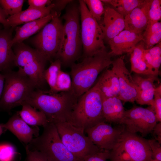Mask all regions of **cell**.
Listing matches in <instances>:
<instances>
[{
	"label": "cell",
	"instance_id": "42",
	"mask_svg": "<svg viewBox=\"0 0 161 161\" xmlns=\"http://www.w3.org/2000/svg\"><path fill=\"white\" fill-rule=\"evenodd\" d=\"M153 131L155 139L161 144V122L157 123L154 128Z\"/></svg>",
	"mask_w": 161,
	"mask_h": 161
},
{
	"label": "cell",
	"instance_id": "39",
	"mask_svg": "<svg viewBox=\"0 0 161 161\" xmlns=\"http://www.w3.org/2000/svg\"><path fill=\"white\" fill-rule=\"evenodd\" d=\"M27 161H50L41 152L26 150Z\"/></svg>",
	"mask_w": 161,
	"mask_h": 161
},
{
	"label": "cell",
	"instance_id": "44",
	"mask_svg": "<svg viewBox=\"0 0 161 161\" xmlns=\"http://www.w3.org/2000/svg\"><path fill=\"white\" fill-rule=\"evenodd\" d=\"M5 77L4 74L0 73V100L2 95L4 86Z\"/></svg>",
	"mask_w": 161,
	"mask_h": 161
},
{
	"label": "cell",
	"instance_id": "35",
	"mask_svg": "<svg viewBox=\"0 0 161 161\" xmlns=\"http://www.w3.org/2000/svg\"><path fill=\"white\" fill-rule=\"evenodd\" d=\"M16 154L15 149L12 145H0V161H13Z\"/></svg>",
	"mask_w": 161,
	"mask_h": 161
},
{
	"label": "cell",
	"instance_id": "2",
	"mask_svg": "<svg viewBox=\"0 0 161 161\" xmlns=\"http://www.w3.org/2000/svg\"><path fill=\"white\" fill-rule=\"evenodd\" d=\"M113 56L106 47L71 66L72 86L70 90L77 98L89 90L100 72L112 64Z\"/></svg>",
	"mask_w": 161,
	"mask_h": 161
},
{
	"label": "cell",
	"instance_id": "32",
	"mask_svg": "<svg viewBox=\"0 0 161 161\" xmlns=\"http://www.w3.org/2000/svg\"><path fill=\"white\" fill-rule=\"evenodd\" d=\"M72 86V80L70 75L61 70L59 72L56 82L57 92L69 91Z\"/></svg>",
	"mask_w": 161,
	"mask_h": 161
},
{
	"label": "cell",
	"instance_id": "4",
	"mask_svg": "<svg viewBox=\"0 0 161 161\" xmlns=\"http://www.w3.org/2000/svg\"><path fill=\"white\" fill-rule=\"evenodd\" d=\"M102 102L103 96L97 82L78 99L68 122L85 130L105 121L102 115Z\"/></svg>",
	"mask_w": 161,
	"mask_h": 161
},
{
	"label": "cell",
	"instance_id": "41",
	"mask_svg": "<svg viewBox=\"0 0 161 161\" xmlns=\"http://www.w3.org/2000/svg\"><path fill=\"white\" fill-rule=\"evenodd\" d=\"M72 0H58L52 1L54 4V6L51 11L56 12L61 15V12Z\"/></svg>",
	"mask_w": 161,
	"mask_h": 161
},
{
	"label": "cell",
	"instance_id": "46",
	"mask_svg": "<svg viewBox=\"0 0 161 161\" xmlns=\"http://www.w3.org/2000/svg\"><path fill=\"white\" fill-rule=\"evenodd\" d=\"M150 161H159V160H155V159H151Z\"/></svg>",
	"mask_w": 161,
	"mask_h": 161
},
{
	"label": "cell",
	"instance_id": "23",
	"mask_svg": "<svg viewBox=\"0 0 161 161\" xmlns=\"http://www.w3.org/2000/svg\"><path fill=\"white\" fill-rule=\"evenodd\" d=\"M52 17L51 13L44 17L25 23L21 26L16 27L15 34L11 42V46L22 42L32 35L38 32L51 21Z\"/></svg>",
	"mask_w": 161,
	"mask_h": 161
},
{
	"label": "cell",
	"instance_id": "43",
	"mask_svg": "<svg viewBox=\"0 0 161 161\" xmlns=\"http://www.w3.org/2000/svg\"><path fill=\"white\" fill-rule=\"evenodd\" d=\"M8 17L4 10L0 6V23L4 26V28L10 27H9L7 22V19Z\"/></svg>",
	"mask_w": 161,
	"mask_h": 161
},
{
	"label": "cell",
	"instance_id": "13",
	"mask_svg": "<svg viewBox=\"0 0 161 161\" xmlns=\"http://www.w3.org/2000/svg\"><path fill=\"white\" fill-rule=\"evenodd\" d=\"M132 161H150L151 152L148 140L124 129L118 142Z\"/></svg>",
	"mask_w": 161,
	"mask_h": 161
},
{
	"label": "cell",
	"instance_id": "7",
	"mask_svg": "<svg viewBox=\"0 0 161 161\" xmlns=\"http://www.w3.org/2000/svg\"><path fill=\"white\" fill-rule=\"evenodd\" d=\"M3 74L5 80L0 107L9 111L16 107L22 106L36 88L28 78L18 71L10 70Z\"/></svg>",
	"mask_w": 161,
	"mask_h": 161
},
{
	"label": "cell",
	"instance_id": "33",
	"mask_svg": "<svg viewBox=\"0 0 161 161\" xmlns=\"http://www.w3.org/2000/svg\"><path fill=\"white\" fill-rule=\"evenodd\" d=\"M148 50L151 57L152 67L158 75L161 64V42Z\"/></svg>",
	"mask_w": 161,
	"mask_h": 161
},
{
	"label": "cell",
	"instance_id": "37",
	"mask_svg": "<svg viewBox=\"0 0 161 161\" xmlns=\"http://www.w3.org/2000/svg\"><path fill=\"white\" fill-rule=\"evenodd\" d=\"M151 152V158L161 161V146L155 139L148 140Z\"/></svg>",
	"mask_w": 161,
	"mask_h": 161
},
{
	"label": "cell",
	"instance_id": "25",
	"mask_svg": "<svg viewBox=\"0 0 161 161\" xmlns=\"http://www.w3.org/2000/svg\"><path fill=\"white\" fill-rule=\"evenodd\" d=\"M103 97H117L120 88L118 77L112 69H106L97 82Z\"/></svg>",
	"mask_w": 161,
	"mask_h": 161
},
{
	"label": "cell",
	"instance_id": "17",
	"mask_svg": "<svg viewBox=\"0 0 161 161\" xmlns=\"http://www.w3.org/2000/svg\"><path fill=\"white\" fill-rule=\"evenodd\" d=\"M3 128L14 134L21 142L26 145L33 139L39 136V129L37 126L31 127L24 121L18 112L13 114L5 123L1 124Z\"/></svg>",
	"mask_w": 161,
	"mask_h": 161
},
{
	"label": "cell",
	"instance_id": "30",
	"mask_svg": "<svg viewBox=\"0 0 161 161\" xmlns=\"http://www.w3.org/2000/svg\"><path fill=\"white\" fill-rule=\"evenodd\" d=\"M90 13L98 23L101 20L104 12L103 2L100 0H83Z\"/></svg>",
	"mask_w": 161,
	"mask_h": 161
},
{
	"label": "cell",
	"instance_id": "27",
	"mask_svg": "<svg viewBox=\"0 0 161 161\" xmlns=\"http://www.w3.org/2000/svg\"><path fill=\"white\" fill-rule=\"evenodd\" d=\"M142 36L145 49H149L161 42V22L148 21Z\"/></svg>",
	"mask_w": 161,
	"mask_h": 161
},
{
	"label": "cell",
	"instance_id": "12",
	"mask_svg": "<svg viewBox=\"0 0 161 161\" xmlns=\"http://www.w3.org/2000/svg\"><path fill=\"white\" fill-rule=\"evenodd\" d=\"M114 128L104 121L84 130L92 143L102 150L110 151L118 143L124 130Z\"/></svg>",
	"mask_w": 161,
	"mask_h": 161
},
{
	"label": "cell",
	"instance_id": "18",
	"mask_svg": "<svg viewBox=\"0 0 161 161\" xmlns=\"http://www.w3.org/2000/svg\"><path fill=\"white\" fill-rule=\"evenodd\" d=\"M143 75L134 73L132 75L137 92L135 101L140 105H149L153 108L155 88L154 82L157 76Z\"/></svg>",
	"mask_w": 161,
	"mask_h": 161
},
{
	"label": "cell",
	"instance_id": "20",
	"mask_svg": "<svg viewBox=\"0 0 161 161\" xmlns=\"http://www.w3.org/2000/svg\"><path fill=\"white\" fill-rule=\"evenodd\" d=\"M13 29L0 30V72L4 73L11 70L15 65V54L11 45Z\"/></svg>",
	"mask_w": 161,
	"mask_h": 161
},
{
	"label": "cell",
	"instance_id": "19",
	"mask_svg": "<svg viewBox=\"0 0 161 161\" xmlns=\"http://www.w3.org/2000/svg\"><path fill=\"white\" fill-rule=\"evenodd\" d=\"M152 0H144L124 17V30L143 33L148 21V12Z\"/></svg>",
	"mask_w": 161,
	"mask_h": 161
},
{
	"label": "cell",
	"instance_id": "1",
	"mask_svg": "<svg viewBox=\"0 0 161 161\" xmlns=\"http://www.w3.org/2000/svg\"><path fill=\"white\" fill-rule=\"evenodd\" d=\"M78 99L70 90L56 93L36 89L23 104L41 111L55 124L69 121Z\"/></svg>",
	"mask_w": 161,
	"mask_h": 161
},
{
	"label": "cell",
	"instance_id": "22",
	"mask_svg": "<svg viewBox=\"0 0 161 161\" xmlns=\"http://www.w3.org/2000/svg\"><path fill=\"white\" fill-rule=\"evenodd\" d=\"M144 44L142 40L136 46L130 53L131 72L144 75L158 76L155 71L147 63L144 57Z\"/></svg>",
	"mask_w": 161,
	"mask_h": 161
},
{
	"label": "cell",
	"instance_id": "21",
	"mask_svg": "<svg viewBox=\"0 0 161 161\" xmlns=\"http://www.w3.org/2000/svg\"><path fill=\"white\" fill-rule=\"evenodd\" d=\"M54 6L52 4L41 9L28 8L14 15L9 16L7 19L9 27L14 28L18 25L42 18L49 15Z\"/></svg>",
	"mask_w": 161,
	"mask_h": 161
},
{
	"label": "cell",
	"instance_id": "38",
	"mask_svg": "<svg viewBox=\"0 0 161 161\" xmlns=\"http://www.w3.org/2000/svg\"><path fill=\"white\" fill-rule=\"evenodd\" d=\"M109 157L110 151L102 150L89 156L83 161H107Z\"/></svg>",
	"mask_w": 161,
	"mask_h": 161
},
{
	"label": "cell",
	"instance_id": "9",
	"mask_svg": "<svg viewBox=\"0 0 161 161\" xmlns=\"http://www.w3.org/2000/svg\"><path fill=\"white\" fill-rule=\"evenodd\" d=\"M51 21L30 39V42L47 61L56 57L60 49L63 33L60 15L51 11Z\"/></svg>",
	"mask_w": 161,
	"mask_h": 161
},
{
	"label": "cell",
	"instance_id": "11",
	"mask_svg": "<svg viewBox=\"0 0 161 161\" xmlns=\"http://www.w3.org/2000/svg\"><path fill=\"white\" fill-rule=\"evenodd\" d=\"M154 109L151 106L144 108L136 106L125 110L120 124L129 132L140 133L145 137L152 132L157 123Z\"/></svg>",
	"mask_w": 161,
	"mask_h": 161
},
{
	"label": "cell",
	"instance_id": "16",
	"mask_svg": "<svg viewBox=\"0 0 161 161\" xmlns=\"http://www.w3.org/2000/svg\"><path fill=\"white\" fill-rule=\"evenodd\" d=\"M143 33L124 30L110 40L108 43L113 56L131 53L137 44L142 40Z\"/></svg>",
	"mask_w": 161,
	"mask_h": 161
},
{
	"label": "cell",
	"instance_id": "8",
	"mask_svg": "<svg viewBox=\"0 0 161 161\" xmlns=\"http://www.w3.org/2000/svg\"><path fill=\"white\" fill-rule=\"evenodd\" d=\"M63 144L80 161L101 150L85 134L84 130L68 121L54 124Z\"/></svg>",
	"mask_w": 161,
	"mask_h": 161
},
{
	"label": "cell",
	"instance_id": "40",
	"mask_svg": "<svg viewBox=\"0 0 161 161\" xmlns=\"http://www.w3.org/2000/svg\"><path fill=\"white\" fill-rule=\"evenodd\" d=\"M52 1L50 0H28V8L37 9H43L52 3Z\"/></svg>",
	"mask_w": 161,
	"mask_h": 161
},
{
	"label": "cell",
	"instance_id": "31",
	"mask_svg": "<svg viewBox=\"0 0 161 161\" xmlns=\"http://www.w3.org/2000/svg\"><path fill=\"white\" fill-rule=\"evenodd\" d=\"M24 0H0V6L6 15L11 16L22 11Z\"/></svg>",
	"mask_w": 161,
	"mask_h": 161
},
{
	"label": "cell",
	"instance_id": "24",
	"mask_svg": "<svg viewBox=\"0 0 161 161\" xmlns=\"http://www.w3.org/2000/svg\"><path fill=\"white\" fill-rule=\"evenodd\" d=\"M125 111L121 100L118 97H103L102 115L105 122L120 124Z\"/></svg>",
	"mask_w": 161,
	"mask_h": 161
},
{
	"label": "cell",
	"instance_id": "29",
	"mask_svg": "<svg viewBox=\"0 0 161 161\" xmlns=\"http://www.w3.org/2000/svg\"><path fill=\"white\" fill-rule=\"evenodd\" d=\"M61 65L60 60L56 59L54 61H51L50 66L44 72V79L49 85L51 92H57L56 82L58 74L61 70Z\"/></svg>",
	"mask_w": 161,
	"mask_h": 161
},
{
	"label": "cell",
	"instance_id": "14",
	"mask_svg": "<svg viewBox=\"0 0 161 161\" xmlns=\"http://www.w3.org/2000/svg\"><path fill=\"white\" fill-rule=\"evenodd\" d=\"M112 69L117 75L120 92L118 98L125 102L133 103L136 100L137 92L132 75L126 67L123 58H118L112 64Z\"/></svg>",
	"mask_w": 161,
	"mask_h": 161
},
{
	"label": "cell",
	"instance_id": "34",
	"mask_svg": "<svg viewBox=\"0 0 161 161\" xmlns=\"http://www.w3.org/2000/svg\"><path fill=\"white\" fill-rule=\"evenodd\" d=\"M161 0H152L148 12V21H160L161 18Z\"/></svg>",
	"mask_w": 161,
	"mask_h": 161
},
{
	"label": "cell",
	"instance_id": "3",
	"mask_svg": "<svg viewBox=\"0 0 161 161\" xmlns=\"http://www.w3.org/2000/svg\"><path fill=\"white\" fill-rule=\"evenodd\" d=\"M80 16L79 5L72 1L67 6L62 17L64 20L63 38L56 57L65 66H71L80 56L82 45Z\"/></svg>",
	"mask_w": 161,
	"mask_h": 161
},
{
	"label": "cell",
	"instance_id": "6",
	"mask_svg": "<svg viewBox=\"0 0 161 161\" xmlns=\"http://www.w3.org/2000/svg\"><path fill=\"white\" fill-rule=\"evenodd\" d=\"M14 64L18 71L28 78L36 89H40L45 80L44 74L47 59L35 49L23 42L13 45Z\"/></svg>",
	"mask_w": 161,
	"mask_h": 161
},
{
	"label": "cell",
	"instance_id": "28",
	"mask_svg": "<svg viewBox=\"0 0 161 161\" xmlns=\"http://www.w3.org/2000/svg\"><path fill=\"white\" fill-rule=\"evenodd\" d=\"M102 2L112 6L124 17L140 5L144 0H102Z\"/></svg>",
	"mask_w": 161,
	"mask_h": 161
},
{
	"label": "cell",
	"instance_id": "26",
	"mask_svg": "<svg viewBox=\"0 0 161 161\" xmlns=\"http://www.w3.org/2000/svg\"><path fill=\"white\" fill-rule=\"evenodd\" d=\"M22 106L21 110L18 113L22 119L30 126L43 127L49 122L41 111L27 104H24Z\"/></svg>",
	"mask_w": 161,
	"mask_h": 161
},
{
	"label": "cell",
	"instance_id": "10",
	"mask_svg": "<svg viewBox=\"0 0 161 161\" xmlns=\"http://www.w3.org/2000/svg\"><path fill=\"white\" fill-rule=\"evenodd\" d=\"M83 58L92 56L106 48L98 23L93 17L83 0H79Z\"/></svg>",
	"mask_w": 161,
	"mask_h": 161
},
{
	"label": "cell",
	"instance_id": "15",
	"mask_svg": "<svg viewBox=\"0 0 161 161\" xmlns=\"http://www.w3.org/2000/svg\"><path fill=\"white\" fill-rule=\"evenodd\" d=\"M104 14L98 23L103 32L104 40L108 42L124 30V17L113 8L104 6Z\"/></svg>",
	"mask_w": 161,
	"mask_h": 161
},
{
	"label": "cell",
	"instance_id": "5",
	"mask_svg": "<svg viewBox=\"0 0 161 161\" xmlns=\"http://www.w3.org/2000/svg\"><path fill=\"white\" fill-rule=\"evenodd\" d=\"M42 134L33 138L26 150L39 151L50 161H80L63 143L55 125L48 122Z\"/></svg>",
	"mask_w": 161,
	"mask_h": 161
},
{
	"label": "cell",
	"instance_id": "45",
	"mask_svg": "<svg viewBox=\"0 0 161 161\" xmlns=\"http://www.w3.org/2000/svg\"><path fill=\"white\" fill-rule=\"evenodd\" d=\"M3 129L0 124V136L2 134L3 132Z\"/></svg>",
	"mask_w": 161,
	"mask_h": 161
},
{
	"label": "cell",
	"instance_id": "36",
	"mask_svg": "<svg viewBox=\"0 0 161 161\" xmlns=\"http://www.w3.org/2000/svg\"><path fill=\"white\" fill-rule=\"evenodd\" d=\"M153 108L157 122H161V85L155 88Z\"/></svg>",
	"mask_w": 161,
	"mask_h": 161
}]
</instances>
